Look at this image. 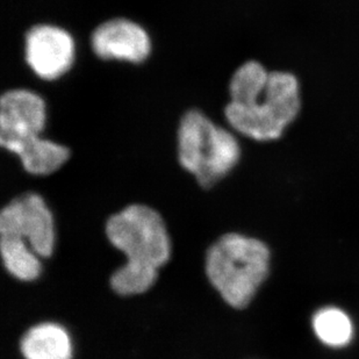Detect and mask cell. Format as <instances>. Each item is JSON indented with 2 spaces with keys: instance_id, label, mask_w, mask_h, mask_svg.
I'll return each instance as SVG.
<instances>
[{
  "instance_id": "8992f818",
  "label": "cell",
  "mask_w": 359,
  "mask_h": 359,
  "mask_svg": "<svg viewBox=\"0 0 359 359\" xmlns=\"http://www.w3.org/2000/svg\"><path fill=\"white\" fill-rule=\"evenodd\" d=\"M0 238L24 241L40 258L54 252V217L43 198L27 192L14 198L0 212Z\"/></svg>"
},
{
  "instance_id": "30bf717a",
  "label": "cell",
  "mask_w": 359,
  "mask_h": 359,
  "mask_svg": "<svg viewBox=\"0 0 359 359\" xmlns=\"http://www.w3.org/2000/svg\"><path fill=\"white\" fill-rule=\"evenodd\" d=\"M0 254L10 275L21 281L36 280L42 272L40 257L25 243L14 238H0Z\"/></svg>"
},
{
  "instance_id": "6da1fadb",
  "label": "cell",
  "mask_w": 359,
  "mask_h": 359,
  "mask_svg": "<svg viewBox=\"0 0 359 359\" xmlns=\"http://www.w3.org/2000/svg\"><path fill=\"white\" fill-rule=\"evenodd\" d=\"M224 116L231 128L258 142L280 139L302 109L300 85L291 72H268L257 61L236 69Z\"/></svg>"
},
{
  "instance_id": "7a4b0ae2",
  "label": "cell",
  "mask_w": 359,
  "mask_h": 359,
  "mask_svg": "<svg viewBox=\"0 0 359 359\" xmlns=\"http://www.w3.org/2000/svg\"><path fill=\"white\" fill-rule=\"evenodd\" d=\"M47 106L35 92L15 88L0 99V144L17 155L28 173L47 176L57 171L70 157V150L43 139Z\"/></svg>"
},
{
  "instance_id": "5b68a950",
  "label": "cell",
  "mask_w": 359,
  "mask_h": 359,
  "mask_svg": "<svg viewBox=\"0 0 359 359\" xmlns=\"http://www.w3.org/2000/svg\"><path fill=\"white\" fill-rule=\"evenodd\" d=\"M106 236L125 254V264L158 271L171 255V242L161 214L142 203H133L106 222Z\"/></svg>"
},
{
  "instance_id": "7c38bea8",
  "label": "cell",
  "mask_w": 359,
  "mask_h": 359,
  "mask_svg": "<svg viewBox=\"0 0 359 359\" xmlns=\"http://www.w3.org/2000/svg\"><path fill=\"white\" fill-rule=\"evenodd\" d=\"M158 278V271L134 268L123 264L111 276V287L122 297L142 294L153 287Z\"/></svg>"
},
{
  "instance_id": "52a82bcc",
  "label": "cell",
  "mask_w": 359,
  "mask_h": 359,
  "mask_svg": "<svg viewBox=\"0 0 359 359\" xmlns=\"http://www.w3.org/2000/svg\"><path fill=\"white\" fill-rule=\"evenodd\" d=\"M76 46L72 34L54 25L33 26L25 36V60L43 81H56L72 68Z\"/></svg>"
},
{
  "instance_id": "9c48e42d",
  "label": "cell",
  "mask_w": 359,
  "mask_h": 359,
  "mask_svg": "<svg viewBox=\"0 0 359 359\" xmlns=\"http://www.w3.org/2000/svg\"><path fill=\"white\" fill-rule=\"evenodd\" d=\"M25 359H72V339L65 327L44 322L25 332L20 341Z\"/></svg>"
},
{
  "instance_id": "3957f363",
  "label": "cell",
  "mask_w": 359,
  "mask_h": 359,
  "mask_svg": "<svg viewBox=\"0 0 359 359\" xmlns=\"http://www.w3.org/2000/svg\"><path fill=\"white\" fill-rule=\"evenodd\" d=\"M207 278L233 309L250 304L270 269V251L262 241L238 233L224 234L206 254Z\"/></svg>"
},
{
  "instance_id": "ba28073f",
  "label": "cell",
  "mask_w": 359,
  "mask_h": 359,
  "mask_svg": "<svg viewBox=\"0 0 359 359\" xmlns=\"http://www.w3.org/2000/svg\"><path fill=\"white\" fill-rule=\"evenodd\" d=\"M91 47L102 60L140 65L149 57L151 41L142 26L125 18H116L95 28L92 33Z\"/></svg>"
},
{
  "instance_id": "8fae6325",
  "label": "cell",
  "mask_w": 359,
  "mask_h": 359,
  "mask_svg": "<svg viewBox=\"0 0 359 359\" xmlns=\"http://www.w3.org/2000/svg\"><path fill=\"white\" fill-rule=\"evenodd\" d=\"M313 327L322 342L330 346H343L353 337V325L346 314L337 309H323L316 313Z\"/></svg>"
},
{
  "instance_id": "277c9868",
  "label": "cell",
  "mask_w": 359,
  "mask_h": 359,
  "mask_svg": "<svg viewBox=\"0 0 359 359\" xmlns=\"http://www.w3.org/2000/svg\"><path fill=\"white\" fill-rule=\"evenodd\" d=\"M178 161L203 189H210L234 169L241 147L233 133L222 128L199 109L187 111L177 132Z\"/></svg>"
}]
</instances>
